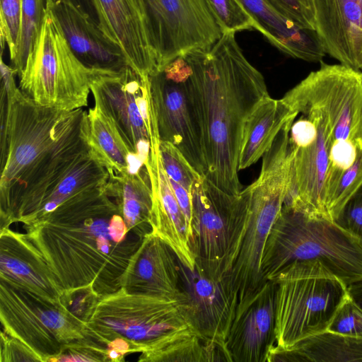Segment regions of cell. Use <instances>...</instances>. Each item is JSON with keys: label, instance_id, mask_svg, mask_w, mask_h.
Masks as SVG:
<instances>
[{"label": "cell", "instance_id": "cell-1", "mask_svg": "<svg viewBox=\"0 0 362 362\" xmlns=\"http://www.w3.org/2000/svg\"><path fill=\"white\" fill-rule=\"evenodd\" d=\"M1 227L23 222L41 206L91 147L88 111L34 103L16 86V70L0 62Z\"/></svg>", "mask_w": 362, "mask_h": 362}, {"label": "cell", "instance_id": "cell-2", "mask_svg": "<svg viewBox=\"0 0 362 362\" xmlns=\"http://www.w3.org/2000/svg\"><path fill=\"white\" fill-rule=\"evenodd\" d=\"M202 129L206 177L225 192L242 189L238 159L245 123L269 96L264 78L247 59L235 33L222 34L209 49L183 54Z\"/></svg>", "mask_w": 362, "mask_h": 362}, {"label": "cell", "instance_id": "cell-3", "mask_svg": "<svg viewBox=\"0 0 362 362\" xmlns=\"http://www.w3.org/2000/svg\"><path fill=\"white\" fill-rule=\"evenodd\" d=\"M120 213L104 190L78 197L46 218L23 226L64 291L91 286L101 297L120 288L121 278L141 240L118 243L110 231Z\"/></svg>", "mask_w": 362, "mask_h": 362}, {"label": "cell", "instance_id": "cell-4", "mask_svg": "<svg viewBox=\"0 0 362 362\" xmlns=\"http://www.w3.org/2000/svg\"><path fill=\"white\" fill-rule=\"evenodd\" d=\"M289 176L290 167L284 158L266 155L257 179L240 192L238 211L220 274L237 306L266 282L260 271L262 257L284 205Z\"/></svg>", "mask_w": 362, "mask_h": 362}, {"label": "cell", "instance_id": "cell-5", "mask_svg": "<svg viewBox=\"0 0 362 362\" xmlns=\"http://www.w3.org/2000/svg\"><path fill=\"white\" fill-rule=\"evenodd\" d=\"M316 261L346 285L362 277V243L327 217L284 204L261 261L267 281L296 262Z\"/></svg>", "mask_w": 362, "mask_h": 362}, {"label": "cell", "instance_id": "cell-6", "mask_svg": "<svg viewBox=\"0 0 362 362\" xmlns=\"http://www.w3.org/2000/svg\"><path fill=\"white\" fill-rule=\"evenodd\" d=\"M86 324L90 337L103 345L122 338L129 344L132 353L140 354L172 332L193 327L184 291L173 295L130 293L122 287L99 299Z\"/></svg>", "mask_w": 362, "mask_h": 362}, {"label": "cell", "instance_id": "cell-7", "mask_svg": "<svg viewBox=\"0 0 362 362\" xmlns=\"http://www.w3.org/2000/svg\"><path fill=\"white\" fill-rule=\"evenodd\" d=\"M270 280L276 285V349L327 331L348 296L347 285L320 262H296Z\"/></svg>", "mask_w": 362, "mask_h": 362}, {"label": "cell", "instance_id": "cell-8", "mask_svg": "<svg viewBox=\"0 0 362 362\" xmlns=\"http://www.w3.org/2000/svg\"><path fill=\"white\" fill-rule=\"evenodd\" d=\"M97 72L75 56L46 11L36 44L18 75V86L37 105L71 111L87 106L92 78Z\"/></svg>", "mask_w": 362, "mask_h": 362}, {"label": "cell", "instance_id": "cell-9", "mask_svg": "<svg viewBox=\"0 0 362 362\" xmlns=\"http://www.w3.org/2000/svg\"><path fill=\"white\" fill-rule=\"evenodd\" d=\"M190 66L183 55L149 76L151 102L160 141L175 146L205 177L207 165L202 126L190 83Z\"/></svg>", "mask_w": 362, "mask_h": 362}, {"label": "cell", "instance_id": "cell-10", "mask_svg": "<svg viewBox=\"0 0 362 362\" xmlns=\"http://www.w3.org/2000/svg\"><path fill=\"white\" fill-rule=\"evenodd\" d=\"M95 105L117 127L129 150L146 165L156 127L148 76L127 66L119 72H97L90 84Z\"/></svg>", "mask_w": 362, "mask_h": 362}, {"label": "cell", "instance_id": "cell-11", "mask_svg": "<svg viewBox=\"0 0 362 362\" xmlns=\"http://www.w3.org/2000/svg\"><path fill=\"white\" fill-rule=\"evenodd\" d=\"M158 72L189 52L209 49L222 32L205 0H142Z\"/></svg>", "mask_w": 362, "mask_h": 362}, {"label": "cell", "instance_id": "cell-12", "mask_svg": "<svg viewBox=\"0 0 362 362\" xmlns=\"http://www.w3.org/2000/svg\"><path fill=\"white\" fill-rule=\"evenodd\" d=\"M288 106L311 105L334 128V141L362 139V72L322 63L281 98Z\"/></svg>", "mask_w": 362, "mask_h": 362}, {"label": "cell", "instance_id": "cell-13", "mask_svg": "<svg viewBox=\"0 0 362 362\" xmlns=\"http://www.w3.org/2000/svg\"><path fill=\"white\" fill-rule=\"evenodd\" d=\"M191 196L190 245L196 264L220 276L238 211L240 193L228 194L202 177L193 184Z\"/></svg>", "mask_w": 362, "mask_h": 362}, {"label": "cell", "instance_id": "cell-14", "mask_svg": "<svg viewBox=\"0 0 362 362\" xmlns=\"http://www.w3.org/2000/svg\"><path fill=\"white\" fill-rule=\"evenodd\" d=\"M276 340V285L269 280L238 305L226 341L228 361L268 362Z\"/></svg>", "mask_w": 362, "mask_h": 362}, {"label": "cell", "instance_id": "cell-15", "mask_svg": "<svg viewBox=\"0 0 362 362\" xmlns=\"http://www.w3.org/2000/svg\"><path fill=\"white\" fill-rule=\"evenodd\" d=\"M179 265L181 286L188 299L193 327L204 340L219 349L228 361L226 341L237 304L219 275L197 264L194 269L180 260Z\"/></svg>", "mask_w": 362, "mask_h": 362}, {"label": "cell", "instance_id": "cell-16", "mask_svg": "<svg viewBox=\"0 0 362 362\" xmlns=\"http://www.w3.org/2000/svg\"><path fill=\"white\" fill-rule=\"evenodd\" d=\"M0 243L1 281L42 303L64 306L63 287L25 233L2 228Z\"/></svg>", "mask_w": 362, "mask_h": 362}, {"label": "cell", "instance_id": "cell-17", "mask_svg": "<svg viewBox=\"0 0 362 362\" xmlns=\"http://www.w3.org/2000/svg\"><path fill=\"white\" fill-rule=\"evenodd\" d=\"M45 7L72 52L86 67L119 72L129 66L120 47L74 6L62 0H47Z\"/></svg>", "mask_w": 362, "mask_h": 362}, {"label": "cell", "instance_id": "cell-18", "mask_svg": "<svg viewBox=\"0 0 362 362\" xmlns=\"http://www.w3.org/2000/svg\"><path fill=\"white\" fill-rule=\"evenodd\" d=\"M159 143L158 132H153L146 165L152 189L151 232L167 243L185 266L194 269L196 258L190 245V229L163 168Z\"/></svg>", "mask_w": 362, "mask_h": 362}, {"label": "cell", "instance_id": "cell-19", "mask_svg": "<svg viewBox=\"0 0 362 362\" xmlns=\"http://www.w3.org/2000/svg\"><path fill=\"white\" fill-rule=\"evenodd\" d=\"M103 33L118 46L127 63L142 76L158 73L148 35L142 0H94Z\"/></svg>", "mask_w": 362, "mask_h": 362}, {"label": "cell", "instance_id": "cell-20", "mask_svg": "<svg viewBox=\"0 0 362 362\" xmlns=\"http://www.w3.org/2000/svg\"><path fill=\"white\" fill-rule=\"evenodd\" d=\"M315 30L326 53L362 69V0H313Z\"/></svg>", "mask_w": 362, "mask_h": 362}, {"label": "cell", "instance_id": "cell-21", "mask_svg": "<svg viewBox=\"0 0 362 362\" xmlns=\"http://www.w3.org/2000/svg\"><path fill=\"white\" fill-rule=\"evenodd\" d=\"M130 293L173 295L183 292L179 259L171 247L151 232L144 238L121 278Z\"/></svg>", "mask_w": 362, "mask_h": 362}, {"label": "cell", "instance_id": "cell-22", "mask_svg": "<svg viewBox=\"0 0 362 362\" xmlns=\"http://www.w3.org/2000/svg\"><path fill=\"white\" fill-rule=\"evenodd\" d=\"M1 322L4 333L25 345L39 361H54L62 346L45 328L32 297L1 281Z\"/></svg>", "mask_w": 362, "mask_h": 362}, {"label": "cell", "instance_id": "cell-23", "mask_svg": "<svg viewBox=\"0 0 362 362\" xmlns=\"http://www.w3.org/2000/svg\"><path fill=\"white\" fill-rule=\"evenodd\" d=\"M267 40L284 54L321 62L326 52L315 30L303 27L281 13L269 0H238Z\"/></svg>", "mask_w": 362, "mask_h": 362}, {"label": "cell", "instance_id": "cell-24", "mask_svg": "<svg viewBox=\"0 0 362 362\" xmlns=\"http://www.w3.org/2000/svg\"><path fill=\"white\" fill-rule=\"evenodd\" d=\"M295 115H298L281 98L268 96L260 101L245 123L238 170L258 161L271 148L286 122Z\"/></svg>", "mask_w": 362, "mask_h": 362}, {"label": "cell", "instance_id": "cell-25", "mask_svg": "<svg viewBox=\"0 0 362 362\" xmlns=\"http://www.w3.org/2000/svg\"><path fill=\"white\" fill-rule=\"evenodd\" d=\"M105 192L117 205L129 231L141 238L151 231L152 189L147 168L138 175L109 173Z\"/></svg>", "mask_w": 362, "mask_h": 362}, {"label": "cell", "instance_id": "cell-26", "mask_svg": "<svg viewBox=\"0 0 362 362\" xmlns=\"http://www.w3.org/2000/svg\"><path fill=\"white\" fill-rule=\"evenodd\" d=\"M90 146L109 173L138 175L146 165L127 146L112 119L94 105L88 111Z\"/></svg>", "mask_w": 362, "mask_h": 362}, {"label": "cell", "instance_id": "cell-27", "mask_svg": "<svg viewBox=\"0 0 362 362\" xmlns=\"http://www.w3.org/2000/svg\"><path fill=\"white\" fill-rule=\"evenodd\" d=\"M277 361L362 362V338L327 330L287 349L274 347L268 362Z\"/></svg>", "mask_w": 362, "mask_h": 362}, {"label": "cell", "instance_id": "cell-28", "mask_svg": "<svg viewBox=\"0 0 362 362\" xmlns=\"http://www.w3.org/2000/svg\"><path fill=\"white\" fill-rule=\"evenodd\" d=\"M140 362L226 361L214 344L204 340L193 327L178 329L166 336L151 350L140 354Z\"/></svg>", "mask_w": 362, "mask_h": 362}, {"label": "cell", "instance_id": "cell-29", "mask_svg": "<svg viewBox=\"0 0 362 362\" xmlns=\"http://www.w3.org/2000/svg\"><path fill=\"white\" fill-rule=\"evenodd\" d=\"M46 13L43 0H23L21 40L12 66L17 76L23 69L39 37Z\"/></svg>", "mask_w": 362, "mask_h": 362}, {"label": "cell", "instance_id": "cell-30", "mask_svg": "<svg viewBox=\"0 0 362 362\" xmlns=\"http://www.w3.org/2000/svg\"><path fill=\"white\" fill-rule=\"evenodd\" d=\"M222 34L260 28L238 0H205Z\"/></svg>", "mask_w": 362, "mask_h": 362}, {"label": "cell", "instance_id": "cell-31", "mask_svg": "<svg viewBox=\"0 0 362 362\" xmlns=\"http://www.w3.org/2000/svg\"><path fill=\"white\" fill-rule=\"evenodd\" d=\"M356 146L355 161L343 173L333 194L325 204L327 216L332 221L347 199L362 184V139L356 140Z\"/></svg>", "mask_w": 362, "mask_h": 362}, {"label": "cell", "instance_id": "cell-32", "mask_svg": "<svg viewBox=\"0 0 362 362\" xmlns=\"http://www.w3.org/2000/svg\"><path fill=\"white\" fill-rule=\"evenodd\" d=\"M159 150L163 168L169 179L191 192L193 184L203 176L194 170L173 144L160 140Z\"/></svg>", "mask_w": 362, "mask_h": 362}, {"label": "cell", "instance_id": "cell-33", "mask_svg": "<svg viewBox=\"0 0 362 362\" xmlns=\"http://www.w3.org/2000/svg\"><path fill=\"white\" fill-rule=\"evenodd\" d=\"M0 7L1 50L6 44L13 62L21 40L23 0H0Z\"/></svg>", "mask_w": 362, "mask_h": 362}, {"label": "cell", "instance_id": "cell-34", "mask_svg": "<svg viewBox=\"0 0 362 362\" xmlns=\"http://www.w3.org/2000/svg\"><path fill=\"white\" fill-rule=\"evenodd\" d=\"M327 330L345 336L362 338V310L349 295L337 309Z\"/></svg>", "mask_w": 362, "mask_h": 362}, {"label": "cell", "instance_id": "cell-35", "mask_svg": "<svg viewBox=\"0 0 362 362\" xmlns=\"http://www.w3.org/2000/svg\"><path fill=\"white\" fill-rule=\"evenodd\" d=\"M333 221L362 243V184L347 199Z\"/></svg>", "mask_w": 362, "mask_h": 362}, {"label": "cell", "instance_id": "cell-36", "mask_svg": "<svg viewBox=\"0 0 362 362\" xmlns=\"http://www.w3.org/2000/svg\"><path fill=\"white\" fill-rule=\"evenodd\" d=\"M284 16L296 23L315 30L313 0H269Z\"/></svg>", "mask_w": 362, "mask_h": 362}, {"label": "cell", "instance_id": "cell-37", "mask_svg": "<svg viewBox=\"0 0 362 362\" xmlns=\"http://www.w3.org/2000/svg\"><path fill=\"white\" fill-rule=\"evenodd\" d=\"M1 362L16 361H39L32 351L18 340L7 335L3 332L1 334Z\"/></svg>", "mask_w": 362, "mask_h": 362}, {"label": "cell", "instance_id": "cell-38", "mask_svg": "<svg viewBox=\"0 0 362 362\" xmlns=\"http://www.w3.org/2000/svg\"><path fill=\"white\" fill-rule=\"evenodd\" d=\"M169 180L177 201L187 221L191 233V223L192 219L191 192L187 190L184 187L175 181L170 179Z\"/></svg>", "mask_w": 362, "mask_h": 362}, {"label": "cell", "instance_id": "cell-39", "mask_svg": "<svg viewBox=\"0 0 362 362\" xmlns=\"http://www.w3.org/2000/svg\"><path fill=\"white\" fill-rule=\"evenodd\" d=\"M129 344L122 338H116L106 344L107 361H121L125 356L132 354Z\"/></svg>", "mask_w": 362, "mask_h": 362}, {"label": "cell", "instance_id": "cell-40", "mask_svg": "<svg viewBox=\"0 0 362 362\" xmlns=\"http://www.w3.org/2000/svg\"><path fill=\"white\" fill-rule=\"evenodd\" d=\"M46 4L47 0H43ZM70 3L79 11L87 15L100 27V19L94 0H62Z\"/></svg>", "mask_w": 362, "mask_h": 362}, {"label": "cell", "instance_id": "cell-41", "mask_svg": "<svg viewBox=\"0 0 362 362\" xmlns=\"http://www.w3.org/2000/svg\"><path fill=\"white\" fill-rule=\"evenodd\" d=\"M347 293L351 300L362 310V277L347 285Z\"/></svg>", "mask_w": 362, "mask_h": 362}]
</instances>
